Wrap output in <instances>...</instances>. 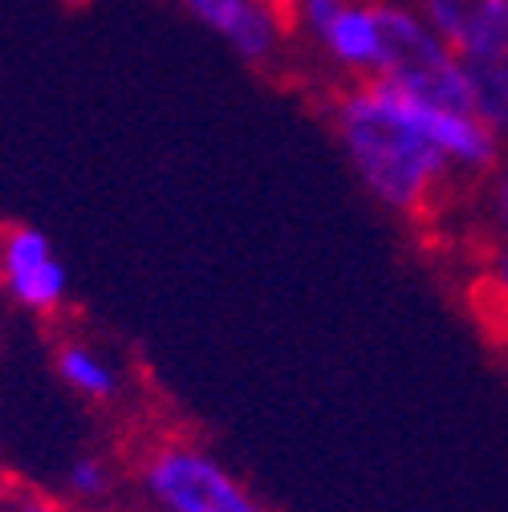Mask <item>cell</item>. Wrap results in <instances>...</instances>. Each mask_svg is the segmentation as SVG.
<instances>
[{
  "label": "cell",
  "mask_w": 508,
  "mask_h": 512,
  "mask_svg": "<svg viewBox=\"0 0 508 512\" xmlns=\"http://www.w3.org/2000/svg\"><path fill=\"white\" fill-rule=\"evenodd\" d=\"M317 110L378 208L407 224L439 216L460 175L431 139L407 90L387 78H338L326 86Z\"/></svg>",
  "instance_id": "1"
},
{
  "label": "cell",
  "mask_w": 508,
  "mask_h": 512,
  "mask_svg": "<svg viewBox=\"0 0 508 512\" xmlns=\"http://www.w3.org/2000/svg\"><path fill=\"white\" fill-rule=\"evenodd\" d=\"M122 456L131 496L159 512H277L208 439L183 427H155Z\"/></svg>",
  "instance_id": "2"
},
{
  "label": "cell",
  "mask_w": 508,
  "mask_h": 512,
  "mask_svg": "<svg viewBox=\"0 0 508 512\" xmlns=\"http://www.w3.org/2000/svg\"><path fill=\"white\" fill-rule=\"evenodd\" d=\"M370 17L378 29V41H383V61H378L374 78L395 82L419 102L456 110V114H476L468 66L443 45V37L431 25H423L411 9H399L391 0H370Z\"/></svg>",
  "instance_id": "3"
},
{
  "label": "cell",
  "mask_w": 508,
  "mask_h": 512,
  "mask_svg": "<svg viewBox=\"0 0 508 512\" xmlns=\"http://www.w3.org/2000/svg\"><path fill=\"white\" fill-rule=\"evenodd\" d=\"M0 293L41 322H57L70 309L66 261L53 240L25 220H0Z\"/></svg>",
  "instance_id": "4"
},
{
  "label": "cell",
  "mask_w": 508,
  "mask_h": 512,
  "mask_svg": "<svg viewBox=\"0 0 508 512\" xmlns=\"http://www.w3.org/2000/svg\"><path fill=\"white\" fill-rule=\"evenodd\" d=\"M419 9L460 61L508 66V0H419Z\"/></svg>",
  "instance_id": "5"
},
{
  "label": "cell",
  "mask_w": 508,
  "mask_h": 512,
  "mask_svg": "<svg viewBox=\"0 0 508 512\" xmlns=\"http://www.w3.org/2000/svg\"><path fill=\"white\" fill-rule=\"evenodd\" d=\"M53 374L74 399L106 411L118 407L126 399V370L114 354H106V346L90 342L86 334H61L53 342Z\"/></svg>",
  "instance_id": "6"
},
{
  "label": "cell",
  "mask_w": 508,
  "mask_h": 512,
  "mask_svg": "<svg viewBox=\"0 0 508 512\" xmlns=\"http://www.w3.org/2000/svg\"><path fill=\"white\" fill-rule=\"evenodd\" d=\"M187 13H196L208 29H216L252 70H273L281 61V29L265 9H257L252 0H179Z\"/></svg>",
  "instance_id": "7"
},
{
  "label": "cell",
  "mask_w": 508,
  "mask_h": 512,
  "mask_svg": "<svg viewBox=\"0 0 508 512\" xmlns=\"http://www.w3.org/2000/svg\"><path fill=\"white\" fill-rule=\"evenodd\" d=\"M322 45L326 61L338 70L342 82L350 78H374L378 74V61H383V41H378V29H374V17H370V5H350L330 21V29L317 37Z\"/></svg>",
  "instance_id": "8"
},
{
  "label": "cell",
  "mask_w": 508,
  "mask_h": 512,
  "mask_svg": "<svg viewBox=\"0 0 508 512\" xmlns=\"http://www.w3.org/2000/svg\"><path fill=\"white\" fill-rule=\"evenodd\" d=\"M61 492H66L82 512H106L118 500L131 496V476H126V456L110 452H78L66 464L61 476Z\"/></svg>",
  "instance_id": "9"
},
{
  "label": "cell",
  "mask_w": 508,
  "mask_h": 512,
  "mask_svg": "<svg viewBox=\"0 0 508 512\" xmlns=\"http://www.w3.org/2000/svg\"><path fill=\"white\" fill-rule=\"evenodd\" d=\"M472 82L476 118L508 143V66L500 61H464Z\"/></svg>",
  "instance_id": "10"
},
{
  "label": "cell",
  "mask_w": 508,
  "mask_h": 512,
  "mask_svg": "<svg viewBox=\"0 0 508 512\" xmlns=\"http://www.w3.org/2000/svg\"><path fill=\"white\" fill-rule=\"evenodd\" d=\"M484 317L496 326V342H508V240H492L484 261Z\"/></svg>",
  "instance_id": "11"
},
{
  "label": "cell",
  "mask_w": 508,
  "mask_h": 512,
  "mask_svg": "<svg viewBox=\"0 0 508 512\" xmlns=\"http://www.w3.org/2000/svg\"><path fill=\"white\" fill-rule=\"evenodd\" d=\"M0 512H82L66 492L29 484L21 476L0 480Z\"/></svg>",
  "instance_id": "12"
},
{
  "label": "cell",
  "mask_w": 508,
  "mask_h": 512,
  "mask_svg": "<svg viewBox=\"0 0 508 512\" xmlns=\"http://www.w3.org/2000/svg\"><path fill=\"white\" fill-rule=\"evenodd\" d=\"M484 204H488V224L496 240H508V163H500L484 179Z\"/></svg>",
  "instance_id": "13"
},
{
  "label": "cell",
  "mask_w": 508,
  "mask_h": 512,
  "mask_svg": "<svg viewBox=\"0 0 508 512\" xmlns=\"http://www.w3.org/2000/svg\"><path fill=\"white\" fill-rule=\"evenodd\" d=\"M257 9H265L273 17V25L281 29L285 41H297L301 37V0H252Z\"/></svg>",
  "instance_id": "14"
},
{
  "label": "cell",
  "mask_w": 508,
  "mask_h": 512,
  "mask_svg": "<svg viewBox=\"0 0 508 512\" xmlns=\"http://www.w3.org/2000/svg\"><path fill=\"white\" fill-rule=\"evenodd\" d=\"M500 350H504V354H508V342H504V346H500Z\"/></svg>",
  "instance_id": "15"
},
{
  "label": "cell",
  "mask_w": 508,
  "mask_h": 512,
  "mask_svg": "<svg viewBox=\"0 0 508 512\" xmlns=\"http://www.w3.org/2000/svg\"><path fill=\"white\" fill-rule=\"evenodd\" d=\"M0 480H5V476H0Z\"/></svg>",
  "instance_id": "16"
}]
</instances>
